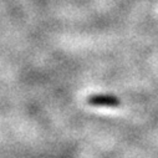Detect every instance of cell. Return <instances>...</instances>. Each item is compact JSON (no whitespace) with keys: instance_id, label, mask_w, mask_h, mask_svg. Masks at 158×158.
I'll return each mask as SVG.
<instances>
[{"instance_id":"1","label":"cell","mask_w":158,"mask_h":158,"mask_svg":"<svg viewBox=\"0 0 158 158\" xmlns=\"http://www.w3.org/2000/svg\"><path fill=\"white\" fill-rule=\"evenodd\" d=\"M86 102L90 106L94 107H118L121 105V100L114 95H105V94H97L91 95L87 97Z\"/></svg>"}]
</instances>
